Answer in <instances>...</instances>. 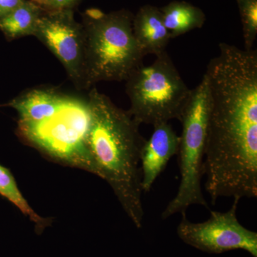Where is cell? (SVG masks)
I'll use <instances>...</instances> for the list:
<instances>
[{
  "label": "cell",
  "mask_w": 257,
  "mask_h": 257,
  "mask_svg": "<svg viewBox=\"0 0 257 257\" xmlns=\"http://www.w3.org/2000/svg\"><path fill=\"white\" fill-rule=\"evenodd\" d=\"M204 75L209 116L203 172L212 204L257 197V52L220 43Z\"/></svg>",
  "instance_id": "6da1fadb"
},
{
  "label": "cell",
  "mask_w": 257,
  "mask_h": 257,
  "mask_svg": "<svg viewBox=\"0 0 257 257\" xmlns=\"http://www.w3.org/2000/svg\"><path fill=\"white\" fill-rule=\"evenodd\" d=\"M89 121L85 145L94 175L110 186L128 217L143 226L140 152L145 139L140 123L95 87L87 97Z\"/></svg>",
  "instance_id": "7a4b0ae2"
},
{
  "label": "cell",
  "mask_w": 257,
  "mask_h": 257,
  "mask_svg": "<svg viewBox=\"0 0 257 257\" xmlns=\"http://www.w3.org/2000/svg\"><path fill=\"white\" fill-rule=\"evenodd\" d=\"M133 17L126 10L104 13L93 8L83 14L87 89L98 82L126 81L143 64L145 56L133 35Z\"/></svg>",
  "instance_id": "3957f363"
},
{
  "label": "cell",
  "mask_w": 257,
  "mask_h": 257,
  "mask_svg": "<svg viewBox=\"0 0 257 257\" xmlns=\"http://www.w3.org/2000/svg\"><path fill=\"white\" fill-rule=\"evenodd\" d=\"M209 116V87L204 74L200 83L191 90L179 119L182 126L177 153L180 182L175 197L162 211V219L186 213L192 205L209 209L202 186Z\"/></svg>",
  "instance_id": "277c9868"
},
{
  "label": "cell",
  "mask_w": 257,
  "mask_h": 257,
  "mask_svg": "<svg viewBox=\"0 0 257 257\" xmlns=\"http://www.w3.org/2000/svg\"><path fill=\"white\" fill-rule=\"evenodd\" d=\"M128 111L140 124L180 119L191 90L167 52L150 65L142 64L126 79Z\"/></svg>",
  "instance_id": "5b68a950"
},
{
  "label": "cell",
  "mask_w": 257,
  "mask_h": 257,
  "mask_svg": "<svg viewBox=\"0 0 257 257\" xmlns=\"http://www.w3.org/2000/svg\"><path fill=\"white\" fill-rule=\"evenodd\" d=\"M89 121L87 101L82 109L70 107L67 101L62 110L48 121L18 127L22 135L52 160L92 172L85 145Z\"/></svg>",
  "instance_id": "8992f818"
},
{
  "label": "cell",
  "mask_w": 257,
  "mask_h": 257,
  "mask_svg": "<svg viewBox=\"0 0 257 257\" xmlns=\"http://www.w3.org/2000/svg\"><path fill=\"white\" fill-rule=\"evenodd\" d=\"M239 200L234 199L229 210L211 211L207 221L194 223L186 213L177 226V234L184 243L209 253H222L242 249L257 257V233L246 229L238 220Z\"/></svg>",
  "instance_id": "52a82bcc"
},
{
  "label": "cell",
  "mask_w": 257,
  "mask_h": 257,
  "mask_svg": "<svg viewBox=\"0 0 257 257\" xmlns=\"http://www.w3.org/2000/svg\"><path fill=\"white\" fill-rule=\"evenodd\" d=\"M34 36L58 59L74 85L79 89H87L84 30L82 24L74 19L73 10H44Z\"/></svg>",
  "instance_id": "ba28073f"
},
{
  "label": "cell",
  "mask_w": 257,
  "mask_h": 257,
  "mask_svg": "<svg viewBox=\"0 0 257 257\" xmlns=\"http://www.w3.org/2000/svg\"><path fill=\"white\" fill-rule=\"evenodd\" d=\"M150 138L145 140L140 152L142 188L151 190L171 159L178 153L179 137L169 122L154 125Z\"/></svg>",
  "instance_id": "9c48e42d"
},
{
  "label": "cell",
  "mask_w": 257,
  "mask_h": 257,
  "mask_svg": "<svg viewBox=\"0 0 257 257\" xmlns=\"http://www.w3.org/2000/svg\"><path fill=\"white\" fill-rule=\"evenodd\" d=\"M66 103V98L58 91L35 88L22 93L5 106L18 111L19 126H25L48 121L62 110Z\"/></svg>",
  "instance_id": "30bf717a"
},
{
  "label": "cell",
  "mask_w": 257,
  "mask_h": 257,
  "mask_svg": "<svg viewBox=\"0 0 257 257\" xmlns=\"http://www.w3.org/2000/svg\"><path fill=\"white\" fill-rule=\"evenodd\" d=\"M133 30L135 40L145 56L162 55L172 40L160 8L152 5H144L134 15Z\"/></svg>",
  "instance_id": "8fae6325"
},
{
  "label": "cell",
  "mask_w": 257,
  "mask_h": 257,
  "mask_svg": "<svg viewBox=\"0 0 257 257\" xmlns=\"http://www.w3.org/2000/svg\"><path fill=\"white\" fill-rule=\"evenodd\" d=\"M171 39L204 26L206 15L198 7L185 1H172L160 8Z\"/></svg>",
  "instance_id": "7c38bea8"
},
{
  "label": "cell",
  "mask_w": 257,
  "mask_h": 257,
  "mask_svg": "<svg viewBox=\"0 0 257 257\" xmlns=\"http://www.w3.org/2000/svg\"><path fill=\"white\" fill-rule=\"evenodd\" d=\"M43 11L42 7L33 0H26L14 11L0 18V32L8 40L34 36Z\"/></svg>",
  "instance_id": "4fadbf2b"
},
{
  "label": "cell",
  "mask_w": 257,
  "mask_h": 257,
  "mask_svg": "<svg viewBox=\"0 0 257 257\" xmlns=\"http://www.w3.org/2000/svg\"><path fill=\"white\" fill-rule=\"evenodd\" d=\"M0 195L8 199L22 211L24 215L28 216L29 219L35 224L38 234H41L44 229L50 226L52 223V219L42 217L32 209L20 192L14 176L8 168L1 165H0Z\"/></svg>",
  "instance_id": "5bb4252c"
},
{
  "label": "cell",
  "mask_w": 257,
  "mask_h": 257,
  "mask_svg": "<svg viewBox=\"0 0 257 257\" xmlns=\"http://www.w3.org/2000/svg\"><path fill=\"white\" fill-rule=\"evenodd\" d=\"M242 25L244 50H253L257 37V0H236Z\"/></svg>",
  "instance_id": "9a60e30c"
},
{
  "label": "cell",
  "mask_w": 257,
  "mask_h": 257,
  "mask_svg": "<svg viewBox=\"0 0 257 257\" xmlns=\"http://www.w3.org/2000/svg\"><path fill=\"white\" fill-rule=\"evenodd\" d=\"M79 0H41L40 6L46 11L73 10Z\"/></svg>",
  "instance_id": "2e32d148"
},
{
  "label": "cell",
  "mask_w": 257,
  "mask_h": 257,
  "mask_svg": "<svg viewBox=\"0 0 257 257\" xmlns=\"http://www.w3.org/2000/svg\"><path fill=\"white\" fill-rule=\"evenodd\" d=\"M26 0H0V18L21 6Z\"/></svg>",
  "instance_id": "e0dca14e"
},
{
  "label": "cell",
  "mask_w": 257,
  "mask_h": 257,
  "mask_svg": "<svg viewBox=\"0 0 257 257\" xmlns=\"http://www.w3.org/2000/svg\"><path fill=\"white\" fill-rule=\"evenodd\" d=\"M33 1H35V3H37V4H39V2H40V0H33Z\"/></svg>",
  "instance_id": "ac0fdd59"
},
{
  "label": "cell",
  "mask_w": 257,
  "mask_h": 257,
  "mask_svg": "<svg viewBox=\"0 0 257 257\" xmlns=\"http://www.w3.org/2000/svg\"><path fill=\"white\" fill-rule=\"evenodd\" d=\"M0 106H5V104H3V105H0Z\"/></svg>",
  "instance_id": "d6986e66"
},
{
  "label": "cell",
  "mask_w": 257,
  "mask_h": 257,
  "mask_svg": "<svg viewBox=\"0 0 257 257\" xmlns=\"http://www.w3.org/2000/svg\"><path fill=\"white\" fill-rule=\"evenodd\" d=\"M40 2H41V0H40V2H39V5L40 4Z\"/></svg>",
  "instance_id": "ffe728a7"
}]
</instances>
